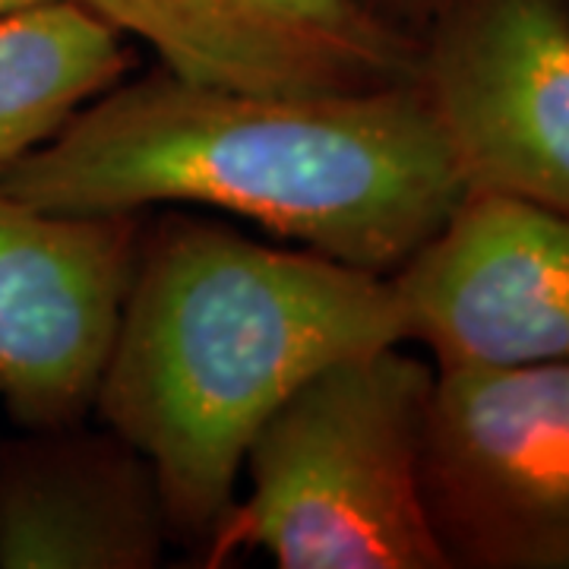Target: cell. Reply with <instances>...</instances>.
<instances>
[{"label":"cell","mask_w":569,"mask_h":569,"mask_svg":"<svg viewBox=\"0 0 569 569\" xmlns=\"http://www.w3.org/2000/svg\"><path fill=\"white\" fill-rule=\"evenodd\" d=\"M0 190L80 216L219 209L339 263L392 276L440 231L468 181L421 80L272 96L159 67L82 104Z\"/></svg>","instance_id":"cell-1"},{"label":"cell","mask_w":569,"mask_h":569,"mask_svg":"<svg viewBox=\"0 0 569 569\" xmlns=\"http://www.w3.org/2000/svg\"><path fill=\"white\" fill-rule=\"evenodd\" d=\"M373 3L387 13L389 20L406 26L408 32L418 36L425 29V22L437 13V7L443 0H373Z\"/></svg>","instance_id":"cell-11"},{"label":"cell","mask_w":569,"mask_h":569,"mask_svg":"<svg viewBox=\"0 0 569 569\" xmlns=\"http://www.w3.org/2000/svg\"><path fill=\"white\" fill-rule=\"evenodd\" d=\"M48 3H63V0H0V17H13V13L48 7Z\"/></svg>","instance_id":"cell-12"},{"label":"cell","mask_w":569,"mask_h":569,"mask_svg":"<svg viewBox=\"0 0 569 569\" xmlns=\"http://www.w3.org/2000/svg\"><path fill=\"white\" fill-rule=\"evenodd\" d=\"M168 541L156 471L104 425L0 452V569H152Z\"/></svg>","instance_id":"cell-9"},{"label":"cell","mask_w":569,"mask_h":569,"mask_svg":"<svg viewBox=\"0 0 569 569\" xmlns=\"http://www.w3.org/2000/svg\"><path fill=\"white\" fill-rule=\"evenodd\" d=\"M418 39L468 190L569 212V0H443Z\"/></svg>","instance_id":"cell-5"},{"label":"cell","mask_w":569,"mask_h":569,"mask_svg":"<svg viewBox=\"0 0 569 569\" xmlns=\"http://www.w3.org/2000/svg\"><path fill=\"white\" fill-rule=\"evenodd\" d=\"M127 36L80 0L0 17V181L130 70Z\"/></svg>","instance_id":"cell-10"},{"label":"cell","mask_w":569,"mask_h":569,"mask_svg":"<svg viewBox=\"0 0 569 569\" xmlns=\"http://www.w3.org/2000/svg\"><path fill=\"white\" fill-rule=\"evenodd\" d=\"M140 238V212H51L0 190V402L22 427L92 411Z\"/></svg>","instance_id":"cell-6"},{"label":"cell","mask_w":569,"mask_h":569,"mask_svg":"<svg viewBox=\"0 0 569 569\" xmlns=\"http://www.w3.org/2000/svg\"><path fill=\"white\" fill-rule=\"evenodd\" d=\"M433 377L402 346L313 373L257 430L200 567L263 553L279 569H449L421 475Z\"/></svg>","instance_id":"cell-3"},{"label":"cell","mask_w":569,"mask_h":569,"mask_svg":"<svg viewBox=\"0 0 569 569\" xmlns=\"http://www.w3.org/2000/svg\"><path fill=\"white\" fill-rule=\"evenodd\" d=\"M387 346H406L389 276L164 216L142 224L92 411L152 466L171 538L203 548L266 418L323 367Z\"/></svg>","instance_id":"cell-2"},{"label":"cell","mask_w":569,"mask_h":569,"mask_svg":"<svg viewBox=\"0 0 569 569\" xmlns=\"http://www.w3.org/2000/svg\"><path fill=\"white\" fill-rule=\"evenodd\" d=\"M433 367L569 365V212L468 190L392 276Z\"/></svg>","instance_id":"cell-7"},{"label":"cell","mask_w":569,"mask_h":569,"mask_svg":"<svg viewBox=\"0 0 569 569\" xmlns=\"http://www.w3.org/2000/svg\"><path fill=\"white\" fill-rule=\"evenodd\" d=\"M183 80L346 96L421 80V39L373 0H80Z\"/></svg>","instance_id":"cell-8"},{"label":"cell","mask_w":569,"mask_h":569,"mask_svg":"<svg viewBox=\"0 0 569 569\" xmlns=\"http://www.w3.org/2000/svg\"><path fill=\"white\" fill-rule=\"evenodd\" d=\"M421 475L449 569H569V365L437 370Z\"/></svg>","instance_id":"cell-4"}]
</instances>
